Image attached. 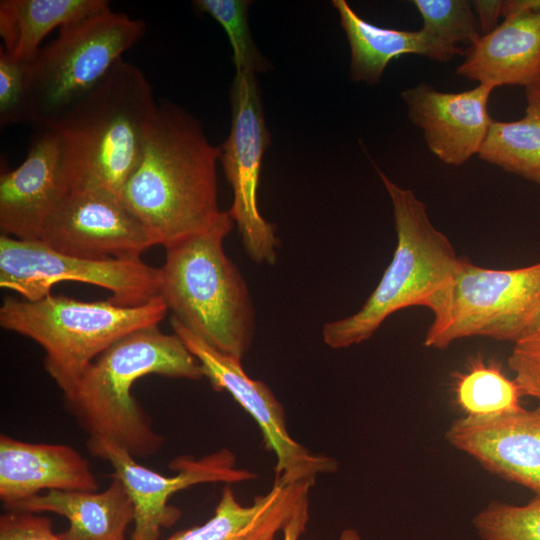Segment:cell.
Wrapping results in <instances>:
<instances>
[{
	"instance_id": "obj_23",
	"label": "cell",
	"mask_w": 540,
	"mask_h": 540,
	"mask_svg": "<svg viewBox=\"0 0 540 540\" xmlns=\"http://www.w3.org/2000/svg\"><path fill=\"white\" fill-rule=\"evenodd\" d=\"M451 386L463 418L496 417L523 408L524 395L515 379L505 374L500 362L481 353L469 358L463 371L452 374Z\"/></svg>"
},
{
	"instance_id": "obj_7",
	"label": "cell",
	"mask_w": 540,
	"mask_h": 540,
	"mask_svg": "<svg viewBox=\"0 0 540 540\" xmlns=\"http://www.w3.org/2000/svg\"><path fill=\"white\" fill-rule=\"evenodd\" d=\"M141 19L111 8L72 22L29 62L30 124L50 127L144 35Z\"/></svg>"
},
{
	"instance_id": "obj_13",
	"label": "cell",
	"mask_w": 540,
	"mask_h": 540,
	"mask_svg": "<svg viewBox=\"0 0 540 540\" xmlns=\"http://www.w3.org/2000/svg\"><path fill=\"white\" fill-rule=\"evenodd\" d=\"M40 241L89 259L139 260L156 245L122 197L95 188L70 189L49 216Z\"/></svg>"
},
{
	"instance_id": "obj_1",
	"label": "cell",
	"mask_w": 540,
	"mask_h": 540,
	"mask_svg": "<svg viewBox=\"0 0 540 540\" xmlns=\"http://www.w3.org/2000/svg\"><path fill=\"white\" fill-rule=\"evenodd\" d=\"M212 146L200 124L170 102L158 104L139 163L121 197L165 248L208 229L221 211Z\"/></svg>"
},
{
	"instance_id": "obj_2",
	"label": "cell",
	"mask_w": 540,
	"mask_h": 540,
	"mask_svg": "<svg viewBox=\"0 0 540 540\" xmlns=\"http://www.w3.org/2000/svg\"><path fill=\"white\" fill-rule=\"evenodd\" d=\"M199 380L195 356L178 335L158 325L135 330L109 346L63 391L64 402L89 437L114 441L134 457L154 455L163 437L132 395L147 375Z\"/></svg>"
},
{
	"instance_id": "obj_33",
	"label": "cell",
	"mask_w": 540,
	"mask_h": 540,
	"mask_svg": "<svg viewBox=\"0 0 540 540\" xmlns=\"http://www.w3.org/2000/svg\"><path fill=\"white\" fill-rule=\"evenodd\" d=\"M540 8V0H511L503 1L501 16L506 17L510 14L517 13L528 9Z\"/></svg>"
},
{
	"instance_id": "obj_31",
	"label": "cell",
	"mask_w": 540,
	"mask_h": 540,
	"mask_svg": "<svg viewBox=\"0 0 540 540\" xmlns=\"http://www.w3.org/2000/svg\"><path fill=\"white\" fill-rule=\"evenodd\" d=\"M503 1L476 0L471 1L472 7L478 16V26L483 35L493 31L499 24Z\"/></svg>"
},
{
	"instance_id": "obj_3",
	"label": "cell",
	"mask_w": 540,
	"mask_h": 540,
	"mask_svg": "<svg viewBox=\"0 0 540 540\" xmlns=\"http://www.w3.org/2000/svg\"><path fill=\"white\" fill-rule=\"evenodd\" d=\"M157 110L144 73L123 59L117 61L48 127L60 136L70 189H103L121 196L139 163Z\"/></svg>"
},
{
	"instance_id": "obj_9",
	"label": "cell",
	"mask_w": 540,
	"mask_h": 540,
	"mask_svg": "<svg viewBox=\"0 0 540 540\" xmlns=\"http://www.w3.org/2000/svg\"><path fill=\"white\" fill-rule=\"evenodd\" d=\"M62 281L102 287L120 306H138L159 296L160 271L139 260L89 259L57 251L40 240L0 236V287L27 301L51 294Z\"/></svg>"
},
{
	"instance_id": "obj_16",
	"label": "cell",
	"mask_w": 540,
	"mask_h": 540,
	"mask_svg": "<svg viewBox=\"0 0 540 540\" xmlns=\"http://www.w3.org/2000/svg\"><path fill=\"white\" fill-rule=\"evenodd\" d=\"M493 87L479 84L461 92H441L420 83L401 92L411 121L423 130L429 150L459 166L479 153L493 122L488 101Z\"/></svg>"
},
{
	"instance_id": "obj_14",
	"label": "cell",
	"mask_w": 540,
	"mask_h": 540,
	"mask_svg": "<svg viewBox=\"0 0 540 540\" xmlns=\"http://www.w3.org/2000/svg\"><path fill=\"white\" fill-rule=\"evenodd\" d=\"M63 146L52 128L40 129L24 161L0 175V230L20 240H40L44 226L69 192Z\"/></svg>"
},
{
	"instance_id": "obj_32",
	"label": "cell",
	"mask_w": 540,
	"mask_h": 540,
	"mask_svg": "<svg viewBox=\"0 0 540 540\" xmlns=\"http://www.w3.org/2000/svg\"><path fill=\"white\" fill-rule=\"evenodd\" d=\"M309 520V497L301 502L287 524L285 525L282 540H299L305 531Z\"/></svg>"
},
{
	"instance_id": "obj_35",
	"label": "cell",
	"mask_w": 540,
	"mask_h": 540,
	"mask_svg": "<svg viewBox=\"0 0 540 540\" xmlns=\"http://www.w3.org/2000/svg\"><path fill=\"white\" fill-rule=\"evenodd\" d=\"M525 91H529V92H532V93L540 96V84L527 87V88H525Z\"/></svg>"
},
{
	"instance_id": "obj_28",
	"label": "cell",
	"mask_w": 540,
	"mask_h": 540,
	"mask_svg": "<svg viewBox=\"0 0 540 540\" xmlns=\"http://www.w3.org/2000/svg\"><path fill=\"white\" fill-rule=\"evenodd\" d=\"M29 121V62L14 59L0 49V125Z\"/></svg>"
},
{
	"instance_id": "obj_29",
	"label": "cell",
	"mask_w": 540,
	"mask_h": 540,
	"mask_svg": "<svg viewBox=\"0 0 540 540\" xmlns=\"http://www.w3.org/2000/svg\"><path fill=\"white\" fill-rule=\"evenodd\" d=\"M508 366L523 395L534 398L540 407V329L514 343Z\"/></svg>"
},
{
	"instance_id": "obj_24",
	"label": "cell",
	"mask_w": 540,
	"mask_h": 540,
	"mask_svg": "<svg viewBox=\"0 0 540 540\" xmlns=\"http://www.w3.org/2000/svg\"><path fill=\"white\" fill-rule=\"evenodd\" d=\"M525 115L493 120L478 157L540 187V96L525 91Z\"/></svg>"
},
{
	"instance_id": "obj_21",
	"label": "cell",
	"mask_w": 540,
	"mask_h": 540,
	"mask_svg": "<svg viewBox=\"0 0 540 540\" xmlns=\"http://www.w3.org/2000/svg\"><path fill=\"white\" fill-rule=\"evenodd\" d=\"M350 51V73L354 81L377 84L390 61L405 54H418L446 62L463 55L460 47L450 46L422 28L406 31L374 25L361 18L345 0H333Z\"/></svg>"
},
{
	"instance_id": "obj_8",
	"label": "cell",
	"mask_w": 540,
	"mask_h": 540,
	"mask_svg": "<svg viewBox=\"0 0 540 540\" xmlns=\"http://www.w3.org/2000/svg\"><path fill=\"white\" fill-rule=\"evenodd\" d=\"M540 321V261L513 269H490L460 258L443 308L434 315L424 345L445 349L467 337L513 344Z\"/></svg>"
},
{
	"instance_id": "obj_15",
	"label": "cell",
	"mask_w": 540,
	"mask_h": 540,
	"mask_svg": "<svg viewBox=\"0 0 540 540\" xmlns=\"http://www.w3.org/2000/svg\"><path fill=\"white\" fill-rule=\"evenodd\" d=\"M447 441L489 472L525 488L540 500V407L482 419L459 418Z\"/></svg>"
},
{
	"instance_id": "obj_11",
	"label": "cell",
	"mask_w": 540,
	"mask_h": 540,
	"mask_svg": "<svg viewBox=\"0 0 540 540\" xmlns=\"http://www.w3.org/2000/svg\"><path fill=\"white\" fill-rule=\"evenodd\" d=\"M170 323L200 363L212 388L227 391L260 427L267 448L276 456L273 486L315 481L319 474L336 471L334 459L312 453L289 435L283 406L265 383L246 374L240 359L210 346L175 317L171 316Z\"/></svg>"
},
{
	"instance_id": "obj_19",
	"label": "cell",
	"mask_w": 540,
	"mask_h": 540,
	"mask_svg": "<svg viewBox=\"0 0 540 540\" xmlns=\"http://www.w3.org/2000/svg\"><path fill=\"white\" fill-rule=\"evenodd\" d=\"M315 481L273 486L253 503L242 505L226 485L214 514L202 525L177 531L165 540H275Z\"/></svg>"
},
{
	"instance_id": "obj_26",
	"label": "cell",
	"mask_w": 540,
	"mask_h": 540,
	"mask_svg": "<svg viewBox=\"0 0 540 540\" xmlns=\"http://www.w3.org/2000/svg\"><path fill=\"white\" fill-rule=\"evenodd\" d=\"M250 3L244 0H197L194 6L199 12L210 15L226 31L236 71L255 73L264 69L265 61L250 34L247 19Z\"/></svg>"
},
{
	"instance_id": "obj_6",
	"label": "cell",
	"mask_w": 540,
	"mask_h": 540,
	"mask_svg": "<svg viewBox=\"0 0 540 540\" xmlns=\"http://www.w3.org/2000/svg\"><path fill=\"white\" fill-rule=\"evenodd\" d=\"M167 312L160 296L138 306L52 294L37 301L6 297L0 307V326L43 348L44 367L63 392L114 342L158 325Z\"/></svg>"
},
{
	"instance_id": "obj_25",
	"label": "cell",
	"mask_w": 540,
	"mask_h": 540,
	"mask_svg": "<svg viewBox=\"0 0 540 540\" xmlns=\"http://www.w3.org/2000/svg\"><path fill=\"white\" fill-rule=\"evenodd\" d=\"M481 540H540V500L525 505L492 502L473 519Z\"/></svg>"
},
{
	"instance_id": "obj_5",
	"label": "cell",
	"mask_w": 540,
	"mask_h": 540,
	"mask_svg": "<svg viewBox=\"0 0 540 540\" xmlns=\"http://www.w3.org/2000/svg\"><path fill=\"white\" fill-rule=\"evenodd\" d=\"M377 171L392 202L397 244L361 309L324 324L323 341L333 349L368 340L390 315L404 308L426 307L436 315L447 300L460 262L449 239L431 223L425 203Z\"/></svg>"
},
{
	"instance_id": "obj_36",
	"label": "cell",
	"mask_w": 540,
	"mask_h": 540,
	"mask_svg": "<svg viewBox=\"0 0 540 540\" xmlns=\"http://www.w3.org/2000/svg\"><path fill=\"white\" fill-rule=\"evenodd\" d=\"M537 329H540V321H539V323H538ZM537 329H536V330H537ZM536 330H535V331H536Z\"/></svg>"
},
{
	"instance_id": "obj_10",
	"label": "cell",
	"mask_w": 540,
	"mask_h": 540,
	"mask_svg": "<svg viewBox=\"0 0 540 540\" xmlns=\"http://www.w3.org/2000/svg\"><path fill=\"white\" fill-rule=\"evenodd\" d=\"M231 129L220 160L233 191L229 214L237 223L243 246L257 264L277 261L276 226L266 221L257 203L261 163L270 136L265 125L255 73L236 71L231 88Z\"/></svg>"
},
{
	"instance_id": "obj_20",
	"label": "cell",
	"mask_w": 540,
	"mask_h": 540,
	"mask_svg": "<svg viewBox=\"0 0 540 540\" xmlns=\"http://www.w3.org/2000/svg\"><path fill=\"white\" fill-rule=\"evenodd\" d=\"M111 477L109 486L99 493L49 490L6 510L64 516L69 526L59 534L63 540H126L134 522V505L120 479Z\"/></svg>"
},
{
	"instance_id": "obj_4",
	"label": "cell",
	"mask_w": 540,
	"mask_h": 540,
	"mask_svg": "<svg viewBox=\"0 0 540 540\" xmlns=\"http://www.w3.org/2000/svg\"><path fill=\"white\" fill-rule=\"evenodd\" d=\"M233 223L221 211L205 231L166 247L158 295L188 330L241 360L253 341L255 311L245 279L223 248Z\"/></svg>"
},
{
	"instance_id": "obj_22",
	"label": "cell",
	"mask_w": 540,
	"mask_h": 540,
	"mask_svg": "<svg viewBox=\"0 0 540 540\" xmlns=\"http://www.w3.org/2000/svg\"><path fill=\"white\" fill-rule=\"evenodd\" d=\"M109 8L106 0H2L1 49L14 59L30 62L55 28Z\"/></svg>"
},
{
	"instance_id": "obj_30",
	"label": "cell",
	"mask_w": 540,
	"mask_h": 540,
	"mask_svg": "<svg viewBox=\"0 0 540 540\" xmlns=\"http://www.w3.org/2000/svg\"><path fill=\"white\" fill-rule=\"evenodd\" d=\"M0 540H63L52 521L37 513L8 511L0 517Z\"/></svg>"
},
{
	"instance_id": "obj_18",
	"label": "cell",
	"mask_w": 540,
	"mask_h": 540,
	"mask_svg": "<svg viewBox=\"0 0 540 540\" xmlns=\"http://www.w3.org/2000/svg\"><path fill=\"white\" fill-rule=\"evenodd\" d=\"M456 73L491 86L540 84V8L504 17L464 51Z\"/></svg>"
},
{
	"instance_id": "obj_17",
	"label": "cell",
	"mask_w": 540,
	"mask_h": 540,
	"mask_svg": "<svg viewBox=\"0 0 540 540\" xmlns=\"http://www.w3.org/2000/svg\"><path fill=\"white\" fill-rule=\"evenodd\" d=\"M95 492L98 483L89 462L63 444L29 443L0 436V499L5 509L41 490Z\"/></svg>"
},
{
	"instance_id": "obj_12",
	"label": "cell",
	"mask_w": 540,
	"mask_h": 540,
	"mask_svg": "<svg viewBox=\"0 0 540 540\" xmlns=\"http://www.w3.org/2000/svg\"><path fill=\"white\" fill-rule=\"evenodd\" d=\"M87 448L91 455L111 465V475L120 479L133 502L131 540H158L162 528L178 521L181 511L168 505L178 491L201 483L230 484L256 478L248 470L237 469L234 454L226 448L200 459L177 457L170 463L177 473L170 477L140 465L131 453L107 438L89 437Z\"/></svg>"
},
{
	"instance_id": "obj_34",
	"label": "cell",
	"mask_w": 540,
	"mask_h": 540,
	"mask_svg": "<svg viewBox=\"0 0 540 540\" xmlns=\"http://www.w3.org/2000/svg\"><path fill=\"white\" fill-rule=\"evenodd\" d=\"M339 540H363L359 533L354 529H345L342 531Z\"/></svg>"
},
{
	"instance_id": "obj_27",
	"label": "cell",
	"mask_w": 540,
	"mask_h": 540,
	"mask_svg": "<svg viewBox=\"0 0 540 540\" xmlns=\"http://www.w3.org/2000/svg\"><path fill=\"white\" fill-rule=\"evenodd\" d=\"M413 4L422 17V29L450 46L469 47L481 36L469 1L414 0Z\"/></svg>"
}]
</instances>
